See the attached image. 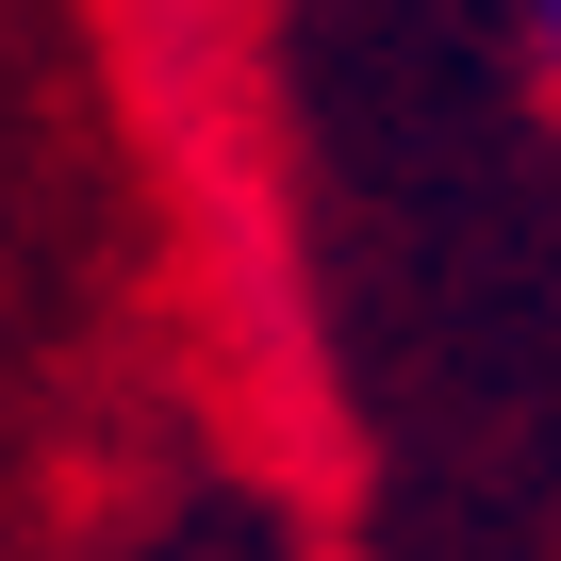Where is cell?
<instances>
[{"label": "cell", "instance_id": "cell-1", "mask_svg": "<svg viewBox=\"0 0 561 561\" xmlns=\"http://www.w3.org/2000/svg\"><path fill=\"white\" fill-rule=\"evenodd\" d=\"M528 34H545V67H561V0H528Z\"/></svg>", "mask_w": 561, "mask_h": 561}]
</instances>
